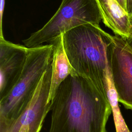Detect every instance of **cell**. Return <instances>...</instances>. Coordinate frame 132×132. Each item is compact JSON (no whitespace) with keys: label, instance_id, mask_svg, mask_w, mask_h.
I'll use <instances>...</instances> for the list:
<instances>
[{"label":"cell","instance_id":"cell-12","mask_svg":"<svg viewBox=\"0 0 132 132\" xmlns=\"http://www.w3.org/2000/svg\"><path fill=\"white\" fill-rule=\"evenodd\" d=\"M130 23H131V28L130 31V34L128 37L125 39L126 40L128 45L132 49V15L130 16Z\"/></svg>","mask_w":132,"mask_h":132},{"label":"cell","instance_id":"cell-11","mask_svg":"<svg viewBox=\"0 0 132 132\" xmlns=\"http://www.w3.org/2000/svg\"><path fill=\"white\" fill-rule=\"evenodd\" d=\"M5 4V0H0V38H4L3 34V17Z\"/></svg>","mask_w":132,"mask_h":132},{"label":"cell","instance_id":"cell-6","mask_svg":"<svg viewBox=\"0 0 132 132\" xmlns=\"http://www.w3.org/2000/svg\"><path fill=\"white\" fill-rule=\"evenodd\" d=\"M107 58L118 101L132 110V49L125 39L111 35Z\"/></svg>","mask_w":132,"mask_h":132},{"label":"cell","instance_id":"cell-7","mask_svg":"<svg viewBox=\"0 0 132 132\" xmlns=\"http://www.w3.org/2000/svg\"><path fill=\"white\" fill-rule=\"evenodd\" d=\"M28 48L0 38V95L15 83L25 64Z\"/></svg>","mask_w":132,"mask_h":132},{"label":"cell","instance_id":"cell-9","mask_svg":"<svg viewBox=\"0 0 132 132\" xmlns=\"http://www.w3.org/2000/svg\"><path fill=\"white\" fill-rule=\"evenodd\" d=\"M62 35L52 42L53 51L51 64V84L48 100L49 103L52 102L56 91L61 82L68 76L75 73L64 51Z\"/></svg>","mask_w":132,"mask_h":132},{"label":"cell","instance_id":"cell-10","mask_svg":"<svg viewBox=\"0 0 132 132\" xmlns=\"http://www.w3.org/2000/svg\"><path fill=\"white\" fill-rule=\"evenodd\" d=\"M103 81L107 96L111 107L116 132H130L120 110L118 96L114 86L109 64L105 71Z\"/></svg>","mask_w":132,"mask_h":132},{"label":"cell","instance_id":"cell-4","mask_svg":"<svg viewBox=\"0 0 132 132\" xmlns=\"http://www.w3.org/2000/svg\"><path fill=\"white\" fill-rule=\"evenodd\" d=\"M101 14L96 0H62L59 8L40 29L23 40L27 48L51 43L63 33L76 27L99 25Z\"/></svg>","mask_w":132,"mask_h":132},{"label":"cell","instance_id":"cell-5","mask_svg":"<svg viewBox=\"0 0 132 132\" xmlns=\"http://www.w3.org/2000/svg\"><path fill=\"white\" fill-rule=\"evenodd\" d=\"M52 62L42 75L28 104L15 119L0 121V132H40L51 111L48 102L52 78Z\"/></svg>","mask_w":132,"mask_h":132},{"label":"cell","instance_id":"cell-1","mask_svg":"<svg viewBox=\"0 0 132 132\" xmlns=\"http://www.w3.org/2000/svg\"><path fill=\"white\" fill-rule=\"evenodd\" d=\"M51 111L48 132H107L112 109L104 85L74 73L58 87Z\"/></svg>","mask_w":132,"mask_h":132},{"label":"cell","instance_id":"cell-15","mask_svg":"<svg viewBox=\"0 0 132 132\" xmlns=\"http://www.w3.org/2000/svg\"><path fill=\"white\" fill-rule=\"evenodd\" d=\"M130 132H131V131H130Z\"/></svg>","mask_w":132,"mask_h":132},{"label":"cell","instance_id":"cell-8","mask_svg":"<svg viewBox=\"0 0 132 132\" xmlns=\"http://www.w3.org/2000/svg\"><path fill=\"white\" fill-rule=\"evenodd\" d=\"M103 23L116 36L124 39L130 34V16L116 0H96Z\"/></svg>","mask_w":132,"mask_h":132},{"label":"cell","instance_id":"cell-14","mask_svg":"<svg viewBox=\"0 0 132 132\" xmlns=\"http://www.w3.org/2000/svg\"><path fill=\"white\" fill-rule=\"evenodd\" d=\"M116 1L126 11V0H116Z\"/></svg>","mask_w":132,"mask_h":132},{"label":"cell","instance_id":"cell-13","mask_svg":"<svg viewBox=\"0 0 132 132\" xmlns=\"http://www.w3.org/2000/svg\"><path fill=\"white\" fill-rule=\"evenodd\" d=\"M126 12L129 16L132 15V0H126Z\"/></svg>","mask_w":132,"mask_h":132},{"label":"cell","instance_id":"cell-3","mask_svg":"<svg viewBox=\"0 0 132 132\" xmlns=\"http://www.w3.org/2000/svg\"><path fill=\"white\" fill-rule=\"evenodd\" d=\"M53 51L52 43L28 48L20 75L9 90L0 95V121L13 120L23 111L51 63Z\"/></svg>","mask_w":132,"mask_h":132},{"label":"cell","instance_id":"cell-2","mask_svg":"<svg viewBox=\"0 0 132 132\" xmlns=\"http://www.w3.org/2000/svg\"><path fill=\"white\" fill-rule=\"evenodd\" d=\"M64 51L77 74L104 85V77L108 65L107 48L111 35L99 25L87 24L62 34Z\"/></svg>","mask_w":132,"mask_h":132}]
</instances>
